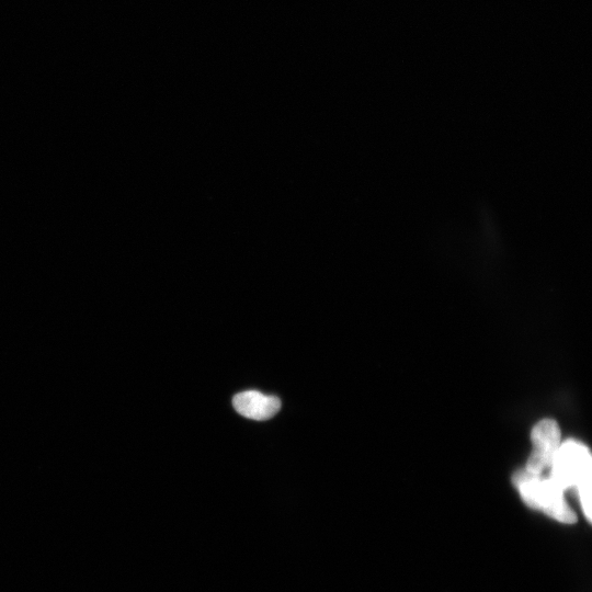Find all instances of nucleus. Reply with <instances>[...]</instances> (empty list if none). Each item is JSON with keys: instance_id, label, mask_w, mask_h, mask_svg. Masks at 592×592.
<instances>
[{"instance_id": "20e7f679", "label": "nucleus", "mask_w": 592, "mask_h": 592, "mask_svg": "<svg viewBox=\"0 0 592 592\" xmlns=\"http://www.w3.org/2000/svg\"><path fill=\"white\" fill-rule=\"evenodd\" d=\"M232 405L241 415L259 421L272 418L281 408V401L277 397L265 396L255 390L236 395Z\"/></svg>"}, {"instance_id": "f03ea898", "label": "nucleus", "mask_w": 592, "mask_h": 592, "mask_svg": "<svg viewBox=\"0 0 592 592\" xmlns=\"http://www.w3.org/2000/svg\"><path fill=\"white\" fill-rule=\"evenodd\" d=\"M512 481L527 506L561 523L571 524L577 521L576 513L565 499V491L548 476L533 474L523 468L513 475Z\"/></svg>"}, {"instance_id": "f257e3e1", "label": "nucleus", "mask_w": 592, "mask_h": 592, "mask_svg": "<svg viewBox=\"0 0 592 592\" xmlns=\"http://www.w3.org/2000/svg\"><path fill=\"white\" fill-rule=\"evenodd\" d=\"M592 458L589 448L573 440L560 443L548 477L563 491L576 487L583 513L591 522Z\"/></svg>"}, {"instance_id": "7ed1b4c3", "label": "nucleus", "mask_w": 592, "mask_h": 592, "mask_svg": "<svg viewBox=\"0 0 592 592\" xmlns=\"http://www.w3.org/2000/svg\"><path fill=\"white\" fill-rule=\"evenodd\" d=\"M560 429L556 421L544 419L537 422L532 430L533 449L525 469L537 475L549 469L560 446Z\"/></svg>"}]
</instances>
